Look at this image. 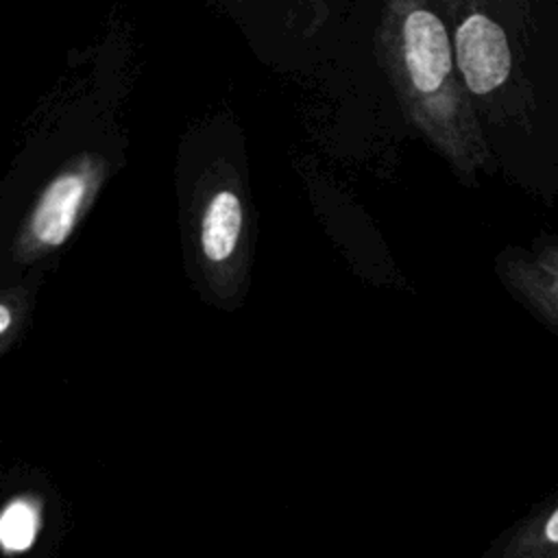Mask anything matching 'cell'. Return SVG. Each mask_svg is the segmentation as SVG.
Wrapping results in <instances>:
<instances>
[{"label":"cell","mask_w":558,"mask_h":558,"mask_svg":"<svg viewBox=\"0 0 558 558\" xmlns=\"http://www.w3.org/2000/svg\"><path fill=\"white\" fill-rule=\"evenodd\" d=\"M504 277L517 296L558 333V240L534 253L512 255Z\"/></svg>","instance_id":"cell-4"},{"label":"cell","mask_w":558,"mask_h":558,"mask_svg":"<svg viewBox=\"0 0 558 558\" xmlns=\"http://www.w3.org/2000/svg\"><path fill=\"white\" fill-rule=\"evenodd\" d=\"M98 179L100 166L92 157L59 172L41 192L28 218L26 240L37 251L61 246L89 203Z\"/></svg>","instance_id":"cell-2"},{"label":"cell","mask_w":558,"mask_h":558,"mask_svg":"<svg viewBox=\"0 0 558 558\" xmlns=\"http://www.w3.org/2000/svg\"><path fill=\"white\" fill-rule=\"evenodd\" d=\"M497 558H558V490L510 530Z\"/></svg>","instance_id":"cell-6"},{"label":"cell","mask_w":558,"mask_h":558,"mask_svg":"<svg viewBox=\"0 0 558 558\" xmlns=\"http://www.w3.org/2000/svg\"><path fill=\"white\" fill-rule=\"evenodd\" d=\"M242 222L244 211L238 194L229 187L216 190L201 214V251L203 257L214 264H227L240 246L242 240Z\"/></svg>","instance_id":"cell-5"},{"label":"cell","mask_w":558,"mask_h":558,"mask_svg":"<svg viewBox=\"0 0 558 558\" xmlns=\"http://www.w3.org/2000/svg\"><path fill=\"white\" fill-rule=\"evenodd\" d=\"M456 57L464 85L486 96L510 76V48L504 31L484 13H471L456 31Z\"/></svg>","instance_id":"cell-3"},{"label":"cell","mask_w":558,"mask_h":558,"mask_svg":"<svg viewBox=\"0 0 558 558\" xmlns=\"http://www.w3.org/2000/svg\"><path fill=\"white\" fill-rule=\"evenodd\" d=\"M9 325H11V312L7 305H2L0 307V333H7Z\"/></svg>","instance_id":"cell-8"},{"label":"cell","mask_w":558,"mask_h":558,"mask_svg":"<svg viewBox=\"0 0 558 558\" xmlns=\"http://www.w3.org/2000/svg\"><path fill=\"white\" fill-rule=\"evenodd\" d=\"M401 63L410 92L421 100L425 122L436 131L447 155L464 168L484 157V146L471 107L453 78V57L445 24L427 7L412 4L403 13Z\"/></svg>","instance_id":"cell-1"},{"label":"cell","mask_w":558,"mask_h":558,"mask_svg":"<svg viewBox=\"0 0 558 558\" xmlns=\"http://www.w3.org/2000/svg\"><path fill=\"white\" fill-rule=\"evenodd\" d=\"M37 532L35 510L24 501H13L7 506L0 519V541L9 551L26 549Z\"/></svg>","instance_id":"cell-7"}]
</instances>
